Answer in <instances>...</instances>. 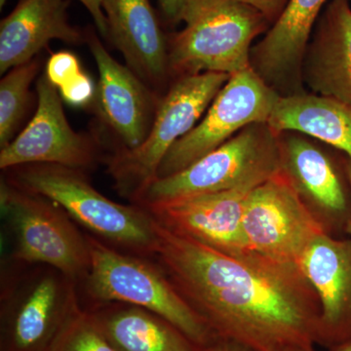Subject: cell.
<instances>
[{"instance_id": "obj_1", "label": "cell", "mask_w": 351, "mask_h": 351, "mask_svg": "<svg viewBox=\"0 0 351 351\" xmlns=\"http://www.w3.org/2000/svg\"><path fill=\"white\" fill-rule=\"evenodd\" d=\"M154 221V258L219 338L251 351L319 345V300L299 265L230 255Z\"/></svg>"}, {"instance_id": "obj_2", "label": "cell", "mask_w": 351, "mask_h": 351, "mask_svg": "<svg viewBox=\"0 0 351 351\" xmlns=\"http://www.w3.org/2000/svg\"><path fill=\"white\" fill-rule=\"evenodd\" d=\"M7 180L63 208L88 234L131 255L154 258L156 221L138 204H120L101 195L86 172L57 164H25L5 170Z\"/></svg>"}, {"instance_id": "obj_3", "label": "cell", "mask_w": 351, "mask_h": 351, "mask_svg": "<svg viewBox=\"0 0 351 351\" xmlns=\"http://www.w3.org/2000/svg\"><path fill=\"white\" fill-rule=\"evenodd\" d=\"M80 288L43 263L2 258L0 351H51L82 307Z\"/></svg>"}, {"instance_id": "obj_4", "label": "cell", "mask_w": 351, "mask_h": 351, "mask_svg": "<svg viewBox=\"0 0 351 351\" xmlns=\"http://www.w3.org/2000/svg\"><path fill=\"white\" fill-rule=\"evenodd\" d=\"M86 235L90 267L80 290L90 304L123 302L158 314L201 348L219 337L149 258L131 255Z\"/></svg>"}, {"instance_id": "obj_5", "label": "cell", "mask_w": 351, "mask_h": 351, "mask_svg": "<svg viewBox=\"0 0 351 351\" xmlns=\"http://www.w3.org/2000/svg\"><path fill=\"white\" fill-rule=\"evenodd\" d=\"M182 21L184 29L168 39L175 78L250 69L252 44L270 25L255 8L233 0H191Z\"/></svg>"}, {"instance_id": "obj_6", "label": "cell", "mask_w": 351, "mask_h": 351, "mask_svg": "<svg viewBox=\"0 0 351 351\" xmlns=\"http://www.w3.org/2000/svg\"><path fill=\"white\" fill-rule=\"evenodd\" d=\"M230 77L223 73H202L176 78L159 101L144 142L136 149H117L107 159L108 173L122 197L137 202L156 181L171 147L197 125Z\"/></svg>"}, {"instance_id": "obj_7", "label": "cell", "mask_w": 351, "mask_h": 351, "mask_svg": "<svg viewBox=\"0 0 351 351\" xmlns=\"http://www.w3.org/2000/svg\"><path fill=\"white\" fill-rule=\"evenodd\" d=\"M281 168L279 134L267 123H254L186 169L152 182L135 204L149 208L258 186Z\"/></svg>"}, {"instance_id": "obj_8", "label": "cell", "mask_w": 351, "mask_h": 351, "mask_svg": "<svg viewBox=\"0 0 351 351\" xmlns=\"http://www.w3.org/2000/svg\"><path fill=\"white\" fill-rule=\"evenodd\" d=\"M0 208L9 237V260L43 263L84 282L90 267L86 235L52 200L21 189L6 178L0 182Z\"/></svg>"}, {"instance_id": "obj_9", "label": "cell", "mask_w": 351, "mask_h": 351, "mask_svg": "<svg viewBox=\"0 0 351 351\" xmlns=\"http://www.w3.org/2000/svg\"><path fill=\"white\" fill-rule=\"evenodd\" d=\"M243 230L249 251L297 265L309 245L328 232L282 168L251 191Z\"/></svg>"}, {"instance_id": "obj_10", "label": "cell", "mask_w": 351, "mask_h": 351, "mask_svg": "<svg viewBox=\"0 0 351 351\" xmlns=\"http://www.w3.org/2000/svg\"><path fill=\"white\" fill-rule=\"evenodd\" d=\"M281 95L247 69L230 75L204 119L169 149L156 179L177 174L254 123H267Z\"/></svg>"}, {"instance_id": "obj_11", "label": "cell", "mask_w": 351, "mask_h": 351, "mask_svg": "<svg viewBox=\"0 0 351 351\" xmlns=\"http://www.w3.org/2000/svg\"><path fill=\"white\" fill-rule=\"evenodd\" d=\"M36 93V114L0 151L1 170L34 163L57 164L84 172L93 169L98 162V145L69 125L59 90L45 73L39 76Z\"/></svg>"}, {"instance_id": "obj_12", "label": "cell", "mask_w": 351, "mask_h": 351, "mask_svg": "<svg viewBox=\"0 0 351 351\" xmlns=\"http://www.w3.org/2000/svg\"><path fill=\"white\" fill-rule=\"evenodd\" d=\"M85 34L99 71L94 98L97 113L119 141L122 147L119 149H136L151 132L162 96L119 64L94 32Z\"/></svg>"}, {"instance_id": "obj_13", "label": "cell", "mask_w": 351, "mask_h": 351, "mask_svg": "<svg viewBox=\"0 0 351 351\" xmlns=\"http://www.w3.org/2000/svg\"><path fill=\"white\" fill-rule=\"evenodd\" d=\"M257 186L172 201L147 209L161 225L212 248L240 255L249 252L245 239V205Z\"/></svg>"}, {"instance_id": "obj_14", "label": "cell", "mask_w": 351, "mask_h": 351, "mask_svg": "<svg viewBox=\"0 0 351 351\" xmlns=\"http://www.w3.org/2000/svg\"><path fill=\"white\" fill-rule=\"evenodd\" d=\"M328 0H289L251 51V68L281 96L302 93V68L314 25Z\"/></svg>"}, {"instance_id": "obj_15", "label": "cell", "mask_w": 351, "mask_h": 351, "mask_svg": "<svg viewBox=\"0 0 351 351\" xmlns=\"http://www.w3.org/2000/svg\"><path fill=\"white\" fill-rule=\"evenodd\" d=\"M299 267L320 304L319 345L351 341V239L321 235L302 254Z\"/></svg>"}, {"instance_id": "obj_16", "label": "cell", "mask_w": 351, "mask_h": 351, "mask_svg": "<svg viewBox=\"0 0 351 351\" xmlns=\"http://www.w3.org/2000/svg\"><path fill=\"white\" fill-rule=\"evenodd\" d=\"M108 39L127 66L159 95L170 76L168 39L149 0H103ZM161 96V95H160Z\"/></svg>"}, {"instance_id": "obj_17", "label": "cell", "mask_w": 351, "mask_h": 351, "mask_svg": "<svg viewBox=\"0 0 351 351\" xmlns=\"http://www.w3.org/2000/svg\"><path fill=\"white\" fill-rule=\"evenodd\" d=\"M281 167L304 200L313 203L332 225L343 228L351 217V188L332 159L302 134H279Z\"/></svg>"}, {"instance_id": "obj_18", "label": "cell", "mask_w": 351, "mask_h": 351, "mask_svg": "<svg viewBox=\"0 0 351 351\" xmlns=\"http://www.w3.org/2000/svg\"><path fill=\"white\" fill-rule=\"evenodd\" d=\"M302 82L313 94L351 107V7L350 0H330L307 45Z\"/></svg>"}, {"instance_id": "obj_19", "label": "cell", "mask_w": 351, "mask_h": 351, "mask_svg": "<svg viewBox=\"0 0 351 351\" xmlns=\"http://www.w3.org/2000/svg\"><path fill=\"white\" fill-rule=\"evenodd\" d=\"M68 0H21L0 24V73L34 59L51 40L86 41L69 23Z\"/></svg>"}, {"instance_id": "obj_20", "label": "cell", "mask_w": 351, "mask_h": 351, "mask_svg": "<svg viewBox=\"0 0 351 351\" xmlns=\"http://www.w3.org/2000/svg\"><path fill=\"white\" fill-rule=\"evenodd\" d=\"M84 308L117 351H203L204 348L169 321L143 307L103 302Z\"/></svg>"}, {"instance_id": "obj_21", "label": "cell", "mask_w": 351, "mask_h": 351, "mask_svg": "<svg viewBox=\"0 0 351 351\" xmlns=\"http://www.w3.org/2000/svg\"><path fill=\"white\" fill-rule=\"evenodd\" d=\"M277 134L295 132L343 152L351 162V107L304 92L280 96L267 122Z\"/></svg>"}, {"instance_id": "obj_22", "label": "cell", "mask_w": 351, "mask_h": 351, "mask_svg": "<svg viewBox=\"0 0 351 351\" xmlns=\"http://www.w3.org/2000/svg\"><path fill=\"white\" fill-rule=\"evenodd\" d=\"M40 62L32 59L6 73L0 82V147L3 149L14 140L16 131L27 112L29 87L36 80Z\"/></svg>"}, {"instance_id": "obj_23", "label": "cell", "mask_w": 351, "mask_h": 351, "mask_svg": "<svg viewBox=\"0 0 351 351\" xmlns=\"http://www.w3.org/2000/svg\"><path fill=\"white\" fill-rule=\"evenodd\" d=\"M51 351H117L82 306L69 321Z\"/></svg>"}, {"instance_id": "obj_24", "label": "cell", "mask_w": 351, "mask_h": 351, "mask_svg": "<svg viewBox=\"0 0 351 351\" xmlns=\"http://www.w3.org/2000/svg\"><path fill=\"white\" fill-rule=\"evenodd\" d=\"M82 71L80 61L71 51L54 53L46 64L45 75L59 89Z\"/></svg>"}, {"instance_id": "obj_25", "label": "cell", "mask_w": 351, "mask_h": 351, "mask_svg": "<svg viewBox=\"0 0 351 351\" xmlns=\"http://www.w3.org/2000/svg\"><path fill=\"white\" fill-rule=\"evenodd\" d=\"M62 100L75 108H84L94 101L96 88L93 80L84 71H80L71 82L60 87Z\"/></svg>"}, {"instance_id": "obj_26", "label": "cell", "mask_w": 351, "mask_h": 351, "mask_svg": "<svg viewBox=\"0 0 351 351\" xmlns=\"http://www.w3.org/2000/svg\"><path fill=\"white\" fill-rule=\"evenodd\" d=\"M233 1L253 7L258 12L262 13L265 19L272 25L283 13L289 0H233Z\"/></svg>"}, {"instance_id": "obj_27", "label": "cell", "mask_w": 351, "mask_h": 351, "mask_svg": "<svg viewBox=\"0 0 351 351\" xmlns=\"http://www.w3.org/2000/svg\"><path fill=\"white\" fill-rule=\"evenodd\" d=\"M86 7L88 12L93 18L99 34L104 38L108 39V27L107 18L103 11V0H78Z\"/></svg>"}, {"instance_id": "obj_28", "label": "cell", "mask_w": 351, "mask_h": 351, "mask_svg": "<svg viewBox=\"0 0 351 351\" xmlns=\"http://www.w3.org/2000/svg\"><path fill=\"white\" fill-rule=\"evenodd\" d=\"M191 0H157L161 12L172 24L182 22V15Z\"/></svg>"}, {"instance_id": "obj_29", "label": "cell", "mask_w": 351, "mask_h": 351, "mask_svg": "<svg viewBox=\"0 0 351 351\" xmlns=\"http://www.w3.org/2000/svg\"><path fill=\"white\" fill-rule=\"evenodd\" d=\"M203 351H251L244 346L234 343V341H228V339H217L212 345L203 348Z\"/></svg>"}, {"instance_id": "obj_30", "label": "cell", "mask_w": 351, "mask_h": 351, "mask_svg": "<svg viewBox=\"0 0 351 351\" xmlns=\"http://www.w3.org/2000/svg\"><path fill=\"white\" fill-rule=\"evenodd\" d=\"M345 168L346 176H348V182H350L351 188V162L348 159H346L345 161ZM345 232L348 233V237H350V239H351V217L350 219H348V223H346Z\"/></svg>"}, {"instance_id": "obj_31", "label": "cell", "mask_w": 351, "mask_h": 351, "mask_svg": "<svg viewBox=\"0 0 351 351\" xmlns=\"http://www.w3.org/2000/svg\"><path fill=\"white\" fill-rule=\"evenodd\" d=\"M329 351H351V341L329 348Z\"/></svg>"}, {"instance_id": "obj_32", "label": "cell", "mask_w": 351, "mask_h": 351, "mask_svg": "<svg viewBox=\"0 0 351 351\" xmlns=\"http://www.w3.org/2000/svg\"><path fill=\"white\" fill-rule=\"evenodd\" d=\"M7 0H0V8L4 6V4L6 3Z\"/></svg>"}, {"instance_id": "obj_33", "label": "cell", "mask_w": 351, "mask_h": 351, "mask_svg": "<svg viewBox=\"0 0 351 351\" xmlns=\"http://www.w3.org/2000/svg\"><path fill=\"white\" fill-rule=\"evenodd\" d=\"M301 351H316V350H301Z\"/></svg>"}]
</instances>
